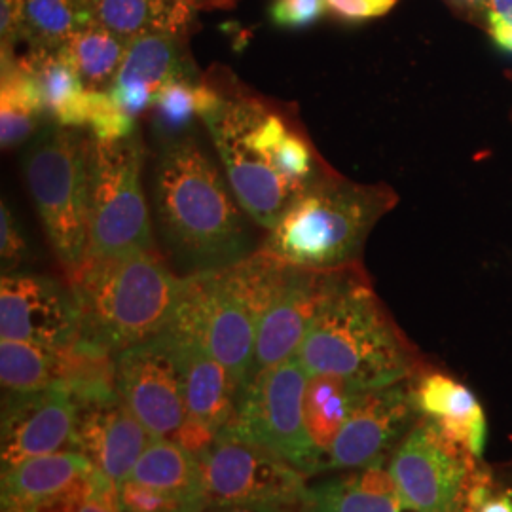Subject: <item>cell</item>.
<instances>
[{
  "mask_svg": "<svg viewBox=\"0 0 512 512\" xmlns=\"http://www.w3.org/2000/svg\"><path fill=\"white\" fill-rule=\"evenodd\" d=\"M241 209L272 230L330 171L291 116L249 93H224L203 118Z\"/></svg>",
  "mask_w": 512,
  "mask_h": 512,
  "instance_id": "1",
  "label": "cell"
},
{
  "mask_svg": "<svg viewBox=\"0 0 512 512\" xmlns=\"http://www.w3.org/2000/svg\"><path fill=\"white\" fill-rule=\"evenodd\" d=\"M217 165L188 135L165 145L154 173L162 236L190 274L232 266L251 255V232Z\"/></svg>",
  "mask_w": 512,
  "mask_h": 512,
  "instance_id": "2",
  "label": "cell"
},
{
  "mask_svg": "<svg viewBox=\"0 0 512 512\" xmlns=\"http://www.w3.org/2000/svg\"><path fill=\"white\" fill-rule=\"evenodd\" d=\"M69 279L80 306V342L116 355L169 325L183 294L154 249L88 258Z\"/></svg>",
  "mask_w": 512,
  "mask_h": 512,
  "instance_id": "3",
  "label": "cell"
},
{
  "mask_svg": "<svg viewBox=\"0 0 512 512\" xmlns=\"http://www.w3.org/2000/svg\"><path fill=\"white\" fill-rule=\"evenodd\" d=\"M296 357L310 376H342L363 391L406 382L420 370L416 349L357 268L323 306Z\"/></svg>",
  "mask_w": 512,
  "mask_h": 512,
  "instance_id": "4",
  "label": "cell"
},
{
  "mask_svg": "<svg viewBox=\"0 0 512 512\" xmlns=\"http://www.w3.org/2000/svg\"><path fill=\"white\" fill-rule=\"evenodd\" d=\"M393 202L387 188L330 173L283 213L260 251L306 270L357 268L370 230Z\"/></svg>",
  "mask_w": 512,
  "mask_h": 512,
  "instance_id": "5",
  "label": "cell"
},
{
  "mask_svg": "<svg viewBox=\"0 0 512 512\" xmlns=\"http://www.w3.org/2000/svg\"><path fill=\"white\" fill-rule=\"evenodd\" d=\"M21 165L48 241L71 277L90 255L92 133L46 124L25 150Z\"/></svg>",
  "mask_w": 512,
  "mask_h": 512,
  "instance_id": "6",
  "label": "cell"
},
{
  "mask_svg": "<svg viewBox=\"0 0 512 512\" xmlns=\"http://www.w3.org/2000/svg\"><path fill=\"white\" fill-rule=\"evenodd\" d=\"M308 380L296 355L260 372L245 385L234 418L220 433L251 442L306 476L321 473L304 420Z\"/></svg>",
  "mask_w": 512,
  "mask_h": 512,
  "instance_id": "7",
  "label": "cell"
},
{
  "mask_svg": "<svg viewBox=\"0 0 512 512\" xmlns=\"http://www.w3.org/2000/svg\"><path fill=\"white\" fill-rule=\"evenodd\" d=\"M145 148L135 131L120 141L93 139L90 255H122L154 249L141 183Z\"/></svg>",
  "mask_w": 512,
  "mask_h": 512,
  "instance_id": "8",
  "label": "cell"
},
{
  "mask_svg": "<svg viewBox=\"0 0 512 512\" xmlns=\"http://www.w3.org/2000/svg\"><path fill=\"white\" fill-rule=\"evenodd\" d=\"M205 505H264L302 512L306 475L251 442L219 433L200 458Z\"/></svg>",
  "mask_w": 512,
  "mask_h": 512,
  "instance_id": "9",
  "label": "cell"
},
{
  "mask_svg": "<svg viewBox=\"0 0 512 512\" xmlns=\"http://www.w3.org/2000/svg\"><path fill=\"white\" fill-rule=\"evenodd\" d=\"M165 329L202 342L228 370L239 401L255 355L258 323L226 285L220 270L184 277L181 300Z\"/></svg>",
  "mask_w": 512,
  "mask_h": 512,
  "instance_id": "10",
  "label": "cell"
},
{
  "mask_svg": "<svg viewBox=\"0 0 512 512\" xmlns=\"http://www.w3.org/2000/svg\"><path fill=\"white\" fill-rule=\"evenodd\" d=\"M116 391L152 439H175L188 418L183 370L167 330L114 355Z\"/></svg>",
  "mask_w": 512,
  "mask_h": 512,
  "instance_id": "11",
  "label": "cell"
},
{
  "mask_svg": "<svg viewBox=\"0 0 512 512\" xmlns=\"http://www.w3.org/2000/svg\"><path fill=\"white\" fill-rule=\"evenodd\" d=\"M476 461L420 418L395 446L389 471L410 509L461 512V495Z\"/></svg>",
  "mask_w": 512,
  "mask_h": 512,
  "instance_id": "12",
  "label": "cell"
},
{
  "mask_svg": "<svg viewBox=\"0 0 512 512\" xmlns=\"http://www.w3.org/2000/svg\"><path fill=\"white\" fill-rule=\"evenodd\" d=\"M80 338L73 287L52 277L10 272L0 281V340L69 351Z\"/></svg>",
  "mask_w": 512,
  "mask_h": 512,
  "instance_id": "13",
  "label": "cell"
},
{
  "mask_svg": "<svg viewBox=\"0 0 512 512\" xmlns=\"http://www.w3.org/2000/svg\"><path fill=\"white\" fill-rule=\"evenodd\" d=\"M418 420L408 382L366 389L332 442L323 471H355L384 458Z\"/></svg>",
  "mask_w": 512,
  "mask_h": 512,
  "instance_id": "14",
  "label": "cell"
},
{
  "mask_svg": "<svg viewBox=\"0 0 512 512\" xmlns=\"http://www.w3.org/2000/svg\"><path fill=\"white\" fill-rule=\"evenodd\" d=\"M353 270L355 268L323 272L296 266L291 268L285 287L258 323L255 355L247 384L260 372L298 353L313 321Z\"/></svg>",
  "mask_w": 512,
  "mask_h": 512,
  "instance_id": "15",
  "label": "cell"
},
{
  "mask_svg": "<svg viewBox=\"0 0 512 512\" xmlns=\"http://www.w3.org/2000/svg\"><path fill=\"white\" fill-rule=\"evenodd\" d=\"M76 403L67 382L2 397V471L25 459L74 450Z\"/></svg>",
  "mask_w": 512,
  "mask_h": 512,
  "instance_id": "16",
  "label": "cell"
},
{
  "mask_svg": "<svg viewBox=\"0 0 512 512\" xmlns=\"http://www.w3.org/2000/svg\"><path fill=\"white\" fill-rule=\"evenodd\" d=\"M150 440V433L122 403L120 395L76 404L74 452L86 456L95 471L116 484L128 480Z\"/></svg>",
  "mask_w": 512,
  "mask_h": 512,
  "instance_id": "17",
  "label": "cell"
},
{
  "mask_svg": "<svg viewBox=\"0 0 512 512\" xmlns=\"http://www.w3.org/2000/svg\"><path fill=\"white\" fill-rule=\"evenodd\" d=\"M408 384L420 418L463 452L482 458L488 421L473 391L439 370H418Z\"/></svg>",
  "mask_w": 512,
  "mask_h": 512,
  "instance_id": "18",
  "label": "cell"
},
{
  "mask_svg": "<svg viewBox=\"0 0 512 512\" xmlns=\"http://www.w3.org/2000/svg\"><path fill=\"white\" fill-rule=\"evenodd\" d=\"M164 330L173 340L183 370L188 416L219 435L238 408V393L228 370L196 338L177 330Z\"/></svg>",
  "mask_w": 512,
  "mask_h": 512,
  "instance_id": "19",
  "label": "cell"
},
{
  "mask_svg": "<svg viewBox=\"0 0 512 512\" xmlns=\"http://www.w3.org/2000/svg\"><path fill=\"white\" fill-rule=\"evenodd\" d=\"M302 512L416 511L404 503L384 456L349 475L311 486Z\"/></svg>",
  "mask_w": 512,
  "mask_h": 512,
  "instance_id": "20",
  "label": "cell"
},
{
  "mask_svg": "<svg viewBox=\"0 0 512 512\" xmlns=\"http://www.w3.org/2000/svg\"><path fill=\"white\" fill-rule=\"evenodd\" d=\"M92 471L93 465L88 458L74 450L25 459L2 471V512L29 509L65 492L76 480L90 475Z\"/></svg>",
  "mask_w": 512,
  "mask_h": 512,
  "instance_id": "21",
  "label": "cell"
},
{
  "mask_svg": "<svg viewBox=\"0 0 512 512\" xmlns=\"http://www.w3.org/2000/svg\"><path fill=\"white\" fill-rule=\"evenodd\" d=\"M19 63L37 82L48 124L86 129L90 90L84 86L63 50H29Z\"/></svg>",
  "mask_w": 512,
  "mask_h": 512,
  "instance_id": "22",
  "label": "cell"
},
{
  "mask_svg": "<svg viewBox=\"0 0 512 512\" xmlns=\"http://www.w3.org/2000/svg\"><path fill=\"white\" fill-rule=\"evenodd\" d=\"M173 80H198L184 35L147 33L129 40L124 61L112 84L156 93Z\"/></svg>",
  "mask_w": 512,
  "mask_h": 512,
  "instance_id": "23",
  "label": "cell"
},
{
  "mask_svg": "<svg viewBox=\"0 0 512 512\" xmlns=\"http://www.w3.org/2000/svg\"><path fill=\"white\" fill-rule=\"evenodd\" d=\"M90 18L120 37H141L147 33L188 35L194 8L179 0H80Z\"/></svg>",
  "mask_w": 512,
  "mask_h": 512,
  "instance_id": "24",
  "label": "cell"
},
{
  "mask_svg": "<svg viewBox=\"0 0 512 512\" xmlns=\"http://www.w3.org/2000/svg\"><path fill=\"white\" fill-rule=\"evenodd\" d=\"M48 124L37 82L16 55H2L0 86V143L4 150L33 141Z\"/></svg>",
  "mask_w": 512,
  "mask_h": 512,
  "instance_id": "25",
  "label": "cell"
},
{
  "mask_svg": "<svg viewBox=\"0 0 512 512\" xmlns=\"http://www.w3.org/2000/svg\"><path fill=\"white\" fill-rule=\"evenodd\" d=\"M361 393L363 389H359L342 376H310L304 393V420L311 444L321 463V471L332 442L344 427Z\"/></svg>",
  "mask_w": 512,
  "mask_h": 512,
  "instance_id": "26",
  "label": "cell"
},
{
  "mask_svg": "<svg viewBox=\"0 0 512 512\" xmlns=\"http://www.w3.org/2000/svg\"><path fill=\"white\" fill-rule=\"evenodd\" d=\"M129 478L167 494L205 501L200 458L175 440H150Z\"/></svg>",
  "mask_w": 512,
  "mask_h": 512,
  "instance_id": "27",
  "label": "cell"
},
{
  "mask_svg": "<svg viewBox=\"0 0 512 512\" xmlns=\"http://www.w3.org/2000/svg\"><path fill=\"white\" fill-rule=\"evenodd\" d=\"M128 38L92 21L61 48L88 90L107 92L128 50Z\"/></svg>",
  "mask_w": 512,
  "mask_h": 512,
  "instance_id": "28",
  "label": "cell"
},
{
  "mask_svg": "<svg viewBox=\"0 0 512 512\" xmlns=\"http://www.w3.org/2000/svg\"><path fill=\"white\" fill-rule=\"evenodd\" d=\"M65 351L42 348L29 342H0V382L2 397L37 393L61 380Z\"/></svg>",
  "mask_w": 512,
  "mask_h": 512,
  "instance_id": "29",
  "label": "cell"
},
{
  "mask_svg": "<svg viewBox=\"0 0 512 512\" xmlns=\"http://www.w3.org/2000/svg\"><path fill=\"white\" fill-rule=\"evenodd\" d=\"M92 21L80 0H21L19 40L29 50H59Z\"/></svg>",
  "mask_w": 512,
  "mask_h": 512,
  "instance_id": "30",
  "label": "cell"
},
{
  "mask_svg": "<svg viewBox=\"0 0 512 512\" xmlns=\"http://www.w3.org/2000/svg\"><path fill=\"white\" fill-rule=\"evenodd\" d=\"M152 122L169 141L179 139L200 116L198 80H173L164 84L152 99Z\"/></svg>",
  "mask_w": 512,
  "mask_h": 512,
  "instance_id": "31",
  "label": "cell"
},
{
  "mask_svg": "<svg viewBox=\"0 0 512 512\" xmlns=\"http://www.w3.org/2000/svg\"><path fill=\"white\" fill-rule=\"evenodd\" d=\"M205 507L202 499H186L167 494L147 484L124 480L120 484V511L122 512H200Z\"/></svg>",
  "mask_w": 512,
  "mask_h": 512,
  "instance_id": "32",
  "label": "cell"
},
{
  "mask_svg": "<svg viewBox=\"0 0 512 512\" xmlns=\"http://www.w3.org/2000/svg\"><path fill=\"white\" fill-rule=\"evenodd\" d=\"M86 131L95 141H120L135 133V118L120 109L109 92L90 90Z\"/></svg>",
  "mask_w": 512,
  "mask_h": 512,
  "instance_id": "33",
  "label": "cell"
},
{
  "mask_svg": "<svg viewBox=\"0 0 512 512\" xmlns=\"http://www.w3.org/2000/svg\"><path fill=\"white\" fill-rule=\"evenodd\" d=\"M92 475L93 471L90 475L76 480L65 492L19 512H122L120 505H114L97 497L93 488Z\"/></svg>",
  "mask_w": 512,
  "mask_h": 512,
  "instance_id": "34",
  "label": "cell"
},
{
  "mask_svg": "<svg viewBox=\"0 0 512 512\" xmlns=\"http://www.w3.org/2000/svg\"><path fill=\"white\" fill-rule=\"evenodd\" d=\"M327 10V0H272L268 16L275 27L296 31L315 25Z\"/></svg>",
  "mask_w": 512,
  "mask_h": 512,
  "instance_id": "35",
  "label": "cell"
},
{
  "mask_svg": "<svg viewBox=\"0 0 512 512\" xmlns=\"http://www.w3.org/2000/svg\"><path fill=\"white\" fill-rule=\"evenodd\" d=\"M27 255V241L19 228L18 219L14 217L8 203L2 202L0 207V260L2 274L16 272L19 264Z\"/></svg>",
  "mask_w": 512,
  "mask_h": 512,
  "instance_id": "36",
  "label": "cell"
},
{
  "mask_svg": "<svg viewBox=\"0 0 512 512\" xmlns=\"http://www.w3.org/2000/svg\"><path fill=\"white\" fill-rule=\"evenodd\" d=\"M329 10L346 21H365V19L385 16L397 0H327Z\"/></svg>",
  "mask_w": 512,
  "mask_h": 512,
  "instance_id": "37",
  "label": "cell"
},
{
  "mask_svg": "<svg viewBox=\"0 0 512 512\" xmlns=\"http://www.w3.org/2000/svg\"><path fill=\"white\" fill-rule=\"evenodd\" d=\"M488 27L497 48L512 55V0H488Z\"/></svg>",
  "mask_w": 512,
  "mask_h": 512,
  "instance_id": "38",
  "label": "cell"
},
{
  "mask_svg": "<svg viewBox=\"0 0 512 512\" xmlns=\"http://www.w3.org/2000/svg\"><path fill=\"white\" fill-rule=\"evenodd\" d=\"M19 18H21V0H0L2 55H14V46L19 40Z\"/></svg>",
  "mask_w": 512,
  "mask_h": 512,
  "instance_id": "39",
  "label": "cell"
},
{
  "mask_svg": "<svg viewBox=\"0 0 512 512\" xmlns=\"http://www.w3.org/2000/svg\"><path fill=\"white\" fill-rule=\"evenodd\" d=\"M476 512H512L511 490L495 488L492 494L484 499V503L476 509Z\"/></svg>",
  "mask_w": 512,
  "mask_h": 512,
  "instance_id": "40",
  "label": "cell"
},
{
  "mask_svg": "<svg viewBox=\"0 0 512 512\" xmlns=\"http://www.w3.org/2000/svg\"><path fill=\"white\" fill-rule=\"evenodd\" d=\"M200 512H287L264 505H205Z\"/></svg>",
  "mask_w": 512,
  "mask_h": 512,
  "instance_id": "41",
  "label": "cell"
},
{
  "mask_svg": "<svg viewBox=\"0 0 512 512\" xmlns=\"http://www.w3.org/2000/svg\"><path fill=\"white\" fill-rule=\"evenodd\" d=\"M186 6L194 8V10H200V8H228L232 6L230 0H179Z\"/></svg>",
  "mask_w": 512,
  "mask_h": 512,
  "instance_id": "42",
  "label": "cell"
},
{
  "mask_svg": "<svg viewBox=\"0 0 512 512\" xmlns=\"http://www.w3.org/2000/svg\"><path fill=\"white\" fill-rule=\"evenodd\" d=\"M234 2H236V0H230V4H234Z\"/></svg>",
  "mask_w": 512,
  "mask_h": 512,
  "instance_id": "43",
  "label": "cell"
},
{
  "mask_svg": "<svg viewBox=\"0 0 512 512\" xmlns=\"http://www.w3.org/2000/svg\"><path fill=\"white\" fill-rule=\"evenodd\" d=\"M471 2H478V0H471ZM486 2H488V0H486Z\"/></svg>",
  "mask_w": 512,
  "mask_h": 512,
  "instance_id": "44",
  "label": "cell"
}]
</instances>
